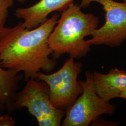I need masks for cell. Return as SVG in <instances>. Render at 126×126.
<instances>
[{"mask_svg":"<svg viewBox=\"0 0 126 126\" xmlns=\"http://www.w3.org/2000/svg\"><path fill=\"white\" fill-rule=\"evenodd\" d=\"M59 16L57 13L38 26L28 29L19 23L5 27L0 32V63L3 67L22 72L25 81L36 79L37 74L49 73L56 66L48 44Z\"/></svg>","mask_w":126,"mask_h":126,"instance_id":"6da1fadb","label":"cell"},{"mask_svg":"<svg viewBox=\"0 0 126 126\" xmlns=\"http://www.w3.org/2000/svg\"><path fill=\"white\" fill-rule=\"evenodd\" d=\"M99 23L97 16L83 12L74 3L61 12L48 40L53 58L58 59L64 54L74 59L86 57L91 45L85 38L98 28Z\"/></svg>","mask_w":126,"mask_h":126,"instance_id":"7a4b0ae2","label":"cell"},{"mask_svg":"<svg viewBox=\"0 0 126 126\" xmlns=\"http://www.w3.org/2000/svg\"><path fill=\"white\" fill-rule=\"evenodd\" d=\"M25 108L36 119L39 126H60L65 111L56 108L50 99V90L45 82L36 79L27 80L17 92L14 103V110Z\"/></svg>","mask_w":126,"mask_h":126,"instance_id":"3957f363","label":"cell"},{"mask_svg":"<svg viewBox=\"0 0 126 126\" xmlns=\"http://www.w3.org/2000/svg\"><path fill=\"white\" fill-rule=\"evenodd\" d=\"M82 68V63L70 58L57 72L50 74L41 72L37 74L36 79L48 86L50 99L56 108L65 111L81 94L83 88L78 77Z\"/></svg>","mask_w":126,"mask_h":126,"instance_id":"277c9868","label":"cell"},{"mask_svg":"<svg viewBox=\"0 0 126 126\" xmlns=\"http://www.w3.org/2000/svg\"><path fill=\"white\" fill-rule=\"evenodd\" d=\"M86 79L80 81L83 91L81 95L65 110L62 126H88L103 114L112 115L116 106L106 101L95 90L92 73L86 71Z\"/></svg>","mask_w":126,"mask_h":126,"instance_id":"5b68a950","label":"cell"},{"mask_svg":"<svg viewBox=\"0 0 126 126\" xmlns=\"http://www.w3.org/2000/svg\"><path fill=\"white\" fill-rule=\"evenodd\" d=\"M79 6L86 8L93 2L102 6L105 12V22L91 34L87 40L90 45L119 46L126 40V2L113 0H79Z\"/></svg>","mask_w":126,"mask_h":126,"instance_id":"8992f818","label":"cell"},{"mask_svg":"<svg viewBox=\"0 0 126 126\" xmlns=\"http://www.w3.org/2000/svg\"><path fill=\"white\" fill-rule=\"evenodd\" d=\"M74 0H40L31 7L16 9L15 16L23 19L24 27L32 29L44 23L50 14L63 11Z\"/></svg>","mask_w":126,"mask_h":126,"instance_id":"52a82bcc","label":"cell"},{"mask_svg":"<svg viewBox=\"0 0 126 126\" xmlns=\"http://www.w3.org/2000/svg\"><path fill=\"white\" fill-rule=\"evenodd\" d=\"M95 90L102 99L110 101L119 98L126 90V71L118 68L111 69L107 73H92Z\"/></svg>","mask_w":126,"mask_h":126,"instance_id":"ba28073f","label":"cell"},{"mask_svg":"<svg viewBox=\"0 0 126 126\" xmlns=\"http://www.w3.org/2000/svg\"><path fill=\"white\" fill-rule=\"evenodd\" d=\"M23 78L20 73L6 69L0 63V113L13 112L19 83Z\"/></svg>","mask_w":126,"mask_h":126,"instance_id":"9c48e42d","label":"cell"},{"mask_svg":"<svg viewBox=\"0 0 126 126\" xmlns=\"http://www.w3.org/2000/svg\"><path fill=\"white\" fill-rule=\"evenodd\" d=\"M15 0H0V32L5 27L8 16V10Z\"/></svg>","mask_w":126,"mask_h":126,"instance_id":"30bf717a","label":"cell"},{"mask_svg":"<svg viewBox=\"0 0 126 126\" xmlns=\"http://www.w3.org/2000/svg\"><path fill=\"white\" fill-rule=\"evenodd\" d=\"M16 122L9 113L4 114L0 116V126H14Z\"/></svg>","mask_w":126,"mask_h":126,"instance_id":"8fae6325","label":"cell"},{"mask_svg":"<svg viewBox=\"0 0 126 126\" xmlns=\"http://www.w3.org/2000/svg\"><path fill=\"white\" fill-rule=\"evenodd\" d=\"M119 98L126 99V90L122 93V94L120 95Z\"/></svg>","mask_w":126,"mask_h":126,"instance_id":"7c38bea8","label":"cell"},{"mask_svg":"<svg viewBox=\"0 0 126 126\" xmlns=\"http://www.w3.org/2000/svg\"><path fill=\"white\" fill-rule=\"evenodd\" d=\"M16 0V1H17L19 2H21V3H24L26 1V0Z\"/></svg>","mask_w":126,"mask_h":126,"instance_id":"4fadbf2b","label":"cell"},{"mask_svg":"<svg viewBox=\"0 0 126 126\" xmlns=\"http://www.w3.org/2000/svg\"><path fill=\"white\" fill-rule=\"evenodd\" d=\"M123 1H124V2H126V0H122Z\"/></svg>","mask_w":126,"mask_h":126,"instance_id":"5bb4252c","label":"cell"}]
</instances>
